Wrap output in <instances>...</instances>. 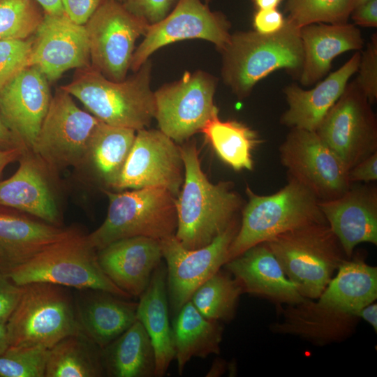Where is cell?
<instances>
[{
    "mask_svg": "<svg viewBox=\"0 0 377 377\" xmlns=\"http://www.w3.org/2000/svg\"><path fill=\"white\" fill-rule=\"evenodd\" d=\"M80 290L75 304L80 329L101 348L113 341L138 320V302L101 290Z\"/></svg>",
    "mask_w": 377,
    "mask_h": 377,
    "instance_id": "27",
    "label": "cell"
},
{
    "mask_svg": "<svg viewBox=\"0 0 377 377\" xmlns=\"http://www.w3.org/2000/svg\"><path fill=\"white\" fill-rule=\"evenodd\" d=\"M355 24L377 27V0H371L355 7L350 15Z\"/></svg>",
    "mask_w": 377,
    "mask_h": 377,
    "instance_id": "46",
    "label": "cell"
},
{
    "mask_svg": "<svg viewBox=\"0 0 377 377\" xmlns=\"http://www.w3.org/2000/svg\"><path fill=\"white\" fill-rule=\"evenodd\" d=\"M24 149L20 147L0 150V175L8 165L18 161Z\"/></svg>",
    "mask_w": 377,
    "mask_h": 377,
    "instance_id": "48",
    "label": "cell"
},
{
    "mask_svg": "<svg viewBox=\"0 0 377 377\" xmlns=\"http://www.w3.org/2000/svg\"><path fill=\"white\" fill-rule=\"evenodd\" d=\"M229 28L222 14L211 11L200 0H178L170 14L148 25L144 40L133 52L130 68L137 71L154 52L185 39L206 40L221 51L229 42Z\"/></svg>",
    "mask_w": 377,
    "mask_h": 377,
    "instance_id": "16",
    "label": "cell"
},
{
    "mask_svg": "<svg viewBox=\"0 0 377 377\" xmlns=\"http://www.w3.org/2000/svg\"><path fill=\"white\" fill-rule=\"evenodd\" d=\"M184 178L181 147L161 131L142 128L135 138L114 189L163 188L177 197Z\"/></svg>",
    "mask_w": 377,
    "mask_h": 377,
    "instance_id": "15",
    "label": "cell"
},
{
    "mask_svg": "<svg viewBox=\"0 0 377 377\" xmlns=\"http://www.w3.org/2000/svg\"><path fill=\"white\" fill-rule=\"evenodd\" d=\"M103 191L109 200L106 218L87 235L96 251L123 238L144 236L161 241L175 235L176 197L168 190L149 187L121 193Z\"/></svg>",
    "mask_w": 377,
    "mask_h": 377,
    "instance_id": "6",
    "label": "cell"
},
{
    "mask_svg": "<svg viewBox=\"0 0 377 377\" xmlns=\"http://www.w3.org/2000/svg\"><path fill=\"white\" fill-rule=\"evenodd\" d=\"M77 231L0 205V272L8 274L47 247Z\"/></svg>",
    "mask_w": 377,
    "mask_h": 377,
    "instance_id": "21",
    "label": "cell"
},
{
    "mask_svg": "<svg viewBox=\"0 0 377 377\" xmlns=\"http://www.w3.org/2000/svg\"><path fill=\"white\" fill-rule=\"evenodd\" d=\"M369 1H371V0H353V10L355 7H357V6L365 3V2H367Z\"/></svg>",
    "mask_w": 377,
    "mask_h": 377,
    "instance_id": "54",
    "label": "cell"
},
{
    "mask_svg": "<svg viewBox=\"0 0 377 377\" xmlns=\"http://www.w3.org/2000/svg\"><path fill=\"white\" fill-rule=\"evenodd\" d=\"M172 328L179 374L191 358L219 353L223 326L219 321L205 317L190 300L176 313Z\"/></svg>",
    "mask_w": 377,
    "mask_h": 377,
    "instance_id": "29",
    "label": "cell"
},
{
    "mask_svg": "<svg viewBox=\"0 0 377 377\" xmlns=\"http://www.w3.org/2000/svg\"><path fill=\"white\" fill-rule=\"evenodd\" d=\"M48 80L29 66L0 89L3 119L21 146L31 150L51 101Z\"/></svg>",
    "mask_w": 377,
    "mask_h": 377,
    "instance_id": "18",
    "label": "cell"
},
{
    "mask_svg": "<svg viewBox=\"0 0 377 377\" xmlns=\"http://www.w3.org/2000/svg\"><path fill=\"white\" fill-rule=\"evenodd\" d=\"M136 131L100 121L92 135L84 166L98 179L114 188L133 146Z\"/></svg>",
    "mask_w": 377,
    "mask_h": 377,
    "instance_id": "32",
    "label": "cell"
},
{
    "mask_svg": "<svg viewBox=\"0 0 377 377\" xmlns=\"http://www.w3.org/2000/svg\"><path fill=\"white\" fill-rule=\"evenodd\" d=\"M137 318L147 331L155 353V376L165 374L175 359L172 328L169 320L166 267L161 263L140 296Z\"/></svg>",
    "mask_w": 377,
    "mask_h": 377,
    "instance_id": "28",
    "label": "cell"
},
{
    "mask_svg": "<svg viewBox=\"0 0 377 377\" xmlns=\"http://www.w3.org/2000/svg\"><path fill=\"white\" fill-rule=\"evenodd\" d=\"M22 293V286L13 283L8 274L0 272V323H6Z\"/></svg>",
    "mask_w": 377,
    "mask_h": 377,
    "instance_id": "42",
    "label": "cell"
},
{
    "mask_svg": "<svg viewBox=\"0 0 377 377\" xmlns=\"http://www.w3.org/2000/svg\"><path fill=\"white\" fill-rule=\"evenodd\" d=\"M8 276L18 286L42 282L79 290H101L131 298L101 269L97 251L79 230L47 247Z\"/></svg>",
    "mask_w": 377,
    "mask_h": 377,
    "instance_id": "8",
    "label": "cell"
},
{
    "mask_svg": "<svg viewBox=\"0 0 377 377\" xmlns=\"http://www.w3.org/2000/svg\"><path fill=\"white\" fill-rule=\"evenodd\" d=\"M239 226L236 219L210 244L196 249L184 248L175 235L160 241L166 262L169 305L173 313L227 263L229 248Z\"/></svg>",
    "mask_w": 377,
    "mask_h": 377,
    "instance_id": "14",
    "label": "cell"
},
{
    "mask_svg": "<svg viewBox=\"0 0 377 377\" xmlns=\"http://www.w3.org/2000/svg\"><path fill=\"white\" fill-rule=\"evenodd\" d=\"M177 0H126L124 6L149 24L163 20Z\"/></svg>",
    "mask_w": 377,
    "mask_h": 377,
    "instance_id": "41",
    "label": "cell"
},
{
    "mask_svg": "<svg viewBox=\"0 0 377 377\" xmlns=\"http://www.w3.org/2000/svg\"><path fill=\"white\" fill-rule=\"evenodd\" d=\"M359 318H362L371 325L375 332L377 331V304L372 302L362 308L357 313Z\"/></svg>",
    "mask_w": 377,
    "mask_h": 377,
    "instance_id": "49",
    "label": "cell"
},
{
    "mask_svg": "<svg viewBox=\"0 0 377 377\" xmlns=\"http://www.w3.org/2000/svg\"><path fill=\"white\" fill-rule=\"evenodd\" d=\"M22 286L20 300L6 323L9 346L50 349L82 331L75 300L64 286L42 282Z\"/></svg>",
    "mask_w": 377,
    "mask_h": 377,
    "instance_id": "7",
    "label": "cell"
},
{
    "mask_svg": "<svg viewBox=\"0 0 377 377\" xmlns=\"http://www.w3.org/2000/svg\"><path fill=\"white\" fill-rule=\"evenodd\" d=\"M98 263L110 281L131 297L148 286L163 254L160 241L144 236L123 238L97 251Z\"/></svg>",
    "mask_w": 377,
    "mask_h": 377,
    "instance_id": "19",
    "label": "cell"
},
{
    "mask_svg": "<svg viewBox=\"0 0 377 377\" xmlns=\"http://www.w3.org/2000/svg\"><path fill=\"white\" fill-rule=\"evenodd\" d=\"M101 120L81 110L59 88L52 97L35 143L30 150L53 175L68 167H84L94 132Z\"/></svg>",
    "mask_w": 377,
    "mask_h": 377,
    "instance_id": "9",
    "label": "cell"
},
{
    "mask_svg": "<svg viewBox=\"0 0 377 377\" xmlns=\"http://www.w3.org/2000/svg\"><path fill=\"white\" fill-rule=\"evenodd\" d=\"M43 15L34 0H0V40L28 38Z\"/></svg>",
    "mask_w": 377,
    "mask_h": 377,
    "instance_id": "37",
    "label": "cell"
},
{
    "mask_svg": "<svg viewBox=\"0 0 377 377\" xmlns=\"http://www.w3.org/2000/svg\"><path fill=\"white\" fill-rule=\"evenodd\" d=\"M355 79L371 104L377 99V34H374L361 53Z\"/></svg>",
    "mask_w": 377,
    "mask_h": 377,
    "instance_id": "40",
    "label": "cell"
},
{
    "mask_svg": "<svg viewBox=\"0 0 377 377\" xmlns=\"http://www.w3.org/2000/svg\"><path fill=\"white\" fill-rule=\"evenodd\" d=\"M283 0H252L257 9L276 8Z\"/></svg>",
    "mask_w": 377,
    "mask_h": 377,
    "instance_id": "51",
    "label": "cell"
},
{
    "mask_svg": "<svg viewBox=\"0 0 377 377\" xmlns=\"http://www.w3.org/2000/svg\"><path fill=\"white\" fill-rule=\"evenodd\" d=\"M105 0H61L64 13L73 22L84 25Z\"/></svg>",
    "mask_w": 377,
    "mask_h": 377,
    "instance_id": "43",
    "label": "cell"
},
{
    "mask_svg": "<svg viewBox=\"0 0 377 377\" xmlns=\"http://www.w3.org/2000/svg\"><path fill=\"white\" fill-rule=\"evenodd\" d=\"M17 147L24 149L6 125L0 110V150H6Z\"/></svg>",
    "mask_w": 377,
    "mask_h": 377,
    "instance_id": "47",
    "label": "cell"
},
{
    "mask_svg": "<svg viewBox=\"0 0 377 377\" xmlns=\"http://www.w3.org/2000/svg\"><path fill=\"white\" fill-rule=\"evenodd\" d=\"M9 347L6 323H0V355Z\"/></svg>",
    "mask_w": 377,
    "mask_h": 377,
    "instance_id": "52",
    "label": "cell"
},
{
    "mask_svg": "<svg viewBox=\"0 0 377 377\" xmlns=\"http://www.w3.org/2000/svg\"><path fill=\"white\" fill-rule=\"evenodd\" d=\"M286 305L282 319L271 325L270 330L277 334L296 335L318 346L346 339L355 331L360 318L318 300L306 299Z\"/></svg>",
    "mask_w": 377,
    "mask_h": 377,
    "instance_id": "25",
    "label": "cell"
},
{
    "mask_svg": "<svg viewBox=\"0 0 377 377\" xmlns=\"http://www.w3.org/2000/svg\"><path fill=\"white\" fill-rule=\"evenodd\" d=\"M320 210L348 258L362 242L377 245V188L350 187L341 195L319 200Z\"/></svg>",
    "mask_w": 377,
    "mask_h": 377,
    "instance_id": "20",
    "label": "cell"
},
{
    "mask_svg": "<svg viewBox=\"0 0 377 377\" xmlns=\"http://www.w3.org/2000/svg\"><path fill=\"white\" fill-rule=\"evenodd\" d=\"M288 177L297 180L319 200L336 198L352 185L348 170L316 131L290 128L279 147Z\"/></svg>",
    "mask_w": 377,
    "mask_h": 377,
    "instance_id": "12",
    "label": "cell"
},
{
    "mask_svg": "<svg viewBox=\"0 0 377 377\" xmlns=\"http://www.w3.org/2000/svg\"><path fill=\"white\" fill-rule=\"evenodd\" d=\"M371 105L354 80L316 131L348 171L377 151V120Z\"/></svg>",
    "mask_w": 377,
    "mask_h": 377,
    "instance_id": "11",
    "label": "cell"
},
{
    "mask_svg": "<svg viewBox=\"0 0 377 377\" xmlns=\"http://www.w3.org/2000/svg\"><path fill=\"white\" fill-rule=\"evenodd\" d=\"M43 8L45 13L61 15L64 13L61 0H34Z\"/></svg>",
    "mask_w": 377,
    "mask_h": 377,
    "instance_id": "50",
    "label": "cell"
},
{
    "mask_svg": "<svg viewBox=\"0 0 377 377\" xmlns=\"http://www.w3.org/2000/svg\"><path fill=\"white\" fill-rule=\"evenodd\" d=\"M223 369H224L223 363L217 360L216 362H214L210 371L208 373L209 375L207 376H213L214 374H215L214 376H218V374L222 372Z\"/></svg>",
    "mask_w": 377,
    "mask_h": 377,
    "instance_id": "53",
    "label": "cell"
},
{
    "mask_svg": "<svg viewBox=\"0 0 377 377\" xmlns=\"http://www.w3.org/2000/svg\"><path fill=\"white\" fill-rule=\"evenodd\" d=\"M337 270L317 300L357 316L362 308L377 298V268L357 258L345 260Z\"/></svg>",
    "mask_w": 377,
    "mask_h": 377,
    "instance_id": "30",
    "label": "cell"
},
{
    "mask_svg": "<svg viewBox=\"0 0 377 377\" xmlns=\"http://www.w3.org/2000/svg\"><path fill=\"white\" fill-rule=\"evenodd\" d=\"M216 110L200 130L218 156L235 170H252L253 151L262 142L258 133L235 121H221Z\"/></svg>",
    "mask_w": 377,
    "mask_h": 377,
    "instance_id": "33",
    "label": "cell"
},
{
    "mask_svg": "<svg viewBox=\"0 0 377 377\" xmlns=\"http://www.w3.org/2000/svg\"><path fill=\"white\" fill-rule=\"evenodd\" d=\"M105 376L102 348L80 331L49 349L45 377H101Z\"/></svg>",
    "mask_w": 377,
    "mask_h": 377,
    "instance_id": "34",
    "label": "cell"
},
{
    "mask_svg": "<svg viewBox=\"0 0 377 377\" xmlns=\"http://www.w3.org/2000/svg\"><path fill=\"white\" fill-rule=\"evenodd\" d=\"M216 80L203 71L186 73L154 94L155 116L160 131L175 142L187 140L217 110L214 105Z\"/></svg>",
    "mask_w": 377,
    "mask_h": 377,
    "instance_id": "13",
    "label": "cell"
},
{
    "mask_svg": "<svg viewBox=\"0 0 377 377\" xmlns=\"http://www.w3.org/2000/svg\"><path fill=\"white\" fill-rule=\"evenodd\" d=\"M115 1H121V0H115Z\"/></svg>",
    "mask_w": 377,
    "mask_h": 377,
    "instance_id": "55",
    "label": "cell"
},
{
    "mask_svg": "<svg viewBox=\"0 0 377 377\" xmlns=\"http://www.w3.org/2000/svg\"><path fill=\"white\" fill-rule=\"evenodd\" d=\"M149 24L115 0H105L84 24L91 66L112 81L125 80L136 40Z\"/></svg>",
    "mask_w": 377,
    "mask_h": 377,
    "instance_id": "10",
    "label": "cell"
},
{
    "mask_svg": "<svg viewBox=\"0 0 377 377\" xmlns=\"http://www.w3.org/2000/svg\"><path fill=\"white\" fill-rule=\"evenodd\" d=\"M32 38L29 66H36L52 82L72 68L91 66L84 25L65 14L45 13Z\"/></svg>",
    "mask_w": 377,
    "mask_h": 377,
    "instance_id": "17",
    "label": "cell"
},
{
    "mask_svg": "<svg viewBox=\"0 0 377 377\" xmlns=\"http://www.w3.org/2000/svg\"><path fill=\"white\" fill-rule=\"evenodd\" d=\"M150 72L151 64L147 61L135 75L117 82L90 66L78 69L73 80L60 88L101 121L137 131L148 126L155 116Z\"/></svg>",
    "mask_w": 377,
    "mask_h": 377,
    "instance_id": "3",
    "label": "cell"
},
{
    "mask_svg": "<svg viewBox=\"0 0 377 377\" xmlns=\"http://www.w3.org/2000/svg\"><path fill=\"white\" fill-rule=\"evenodd\" d=\"M305 298L317 300L348 258L328 223H314L265 242Z\"/></svg>",
    "mask_w": 377,
    "mask_h": 377,
    "instance_id": "5",
    "label": "cell"
},
{
    "mask_svg": "<svg viewBox=\"0 0 377 377\" xmlns=\"http://www.w3.org/2000/svg\"><path fill=\"white\" fill-rule=\"evenodd\" d=\"M18 161L15 172L0 182V205L60 226L59 211L47 179L50 173L30 150L24 149Z\"/></svg>",
    "mask_w": 377,
    "mask_h": 377,
    "instance_id": "23",
    "label": "cell"
},
{
    "mask_svg": "<svg viewBox=\"0 0 377 377\" xmlns=\"http://www.w3.org/2000/svg\"><path fill=\"white\" fill-rule=\"evenodd\" d=\"M360 55L356 52L341 67L311 89L305 90L296 84L285 87L288 109L281 115L280 123L290 128L316 131L343 94L351 76L357 72Z\"/></svg>",
    "mask_w": 377,
    "mask_h": 377,
    "instance_id": "24",
    "label": "cell"
},
{
    "mask_svg": "<svg viewBox=\"0 0 377 377\" xmlns=\"http://www.w3.org/2000/svg\"><path fill=\"white\" fill-rule=\"evenodd\" d=\"M242 293L237 281L219 269L196 289L190 301L205 317L228 322L235 316Z\"/></svg>",
    "mask_w": 377,
    "mask_h": 377,
    "instance_id": "35",
    "label": "cell"
},
{
    "mask_svg": "<svg viewBox=\"0 0 377 377\" xmlns=\"http://www.w3.org/2000/svg\"><path fill=\"white\" fill-rule=\"evenodd\" d=\"M304 59L299 75L301 84L310 86L330 71L339 54L360 50L364 39L356 26L345 24L313 23L300 28Z\"/></svg>",
    "mask_w": 377,
    "mask_h": 377,
    "instance_id": "26",
    "label": "cell"
},
{
    "mask_svg": "<svg viewBox=\"0 0 377 377\" xmlns=\"http://www.w3.org/2000/svg\"><path fill=\"white\" fill-rule=\"evenodd\" d=\"M286 17L277 8L258 9L253 17L255 31L262 34H272L284 26Z\"/></svg>",
    "mask_w": 377,
    "mask_h": 377,
    "instance_id": "44",
    "label": "cell"
},
{
    "mask_svg": "<svg viewBox=\"0 0 377 377\" xmlns=\"http://www.w3.org/2000/svg\"><path fill=\"white\" fill-rule=\"evenodd\" d=\"M181 147L184 182L176 197L175 237L187 249L210 244L235 220L242 207L229 182L213 184L202 170L194 141Z\"/></svg>",
    "mask_w": 377,
    "mask_h": 377,
    "instance_id": "1",
    "label": "cell"
},
{
    "mask_svg": "<svg viewBox=\"0 0 377 377\" xmlns=\"http://www.w3.org/2000/svg\"><path fill=\"white\" fill-rule=\"evenodd\" d=\"M224 265L239 283L243 293L286 304L307 299L287 277L265 242L246 249Z\"/></svg>",
    "mask_w": 377,
    "mask_h": 377,
    "instance_id": "22",
    "label": "cell"
},
{
    "mask_svg": "<svg viewBox=\"0 0 377 377\" xmlns=\"http://www.w3.org/2000/svg\"><path fill=\"white\" fill-rule=\"evenodd\" d=\"M102 359L107 376H155L154 350L147 331L138 320L102 348Z\"/></svg>",
    "mask_w": 377,
    "mask_h": 377,
    "instance_id": "31",
    "label": "cell"
},
{
    "mask_svg": "<svg viewBox=\"0 0 377 377\" xmlns=\"http://www.w3.org/2000/svg\"><path fill=\"white\" fill-rule=\"evenodd\" d=\"M300 28L286 17L283 28L274 34L254 30L231 34L221 51L224 83L244 98L260 80L277 70L299 77L304 59Z\"/></svg>",
    "mask_w": 377,
    "mask_h": 377,
    "instance_id": "2",
    "label": "cell"
},
{
    "mask_svg": "<svg viewBox=\"0 0 377 377\" xmlns=\"http://www.w3.org/2000/svg\"><path fill=\"white\" fill-rule=\"evenodd\" d=\"M32 39L0 40V89L29 66Z\"/></svg>",
    "mask_w": 377,
    "mask_h": 377,
    "instance_id": "39",
    "label": "cell"
},
{
    "mask_svg": "<svg viewBox=\"0 0 377 377\" xmlns=\"http://www.w3.org/2000/svg\"><path fill=\"white\" fill-rule=\"evenodd\" d=\"M246 193L248 202L230 244L228 261L283 232L311 224L327 223L319 200L293 178L288 177L286 185L272 195H258L248 186Z\"/></svg>",
    "mask_w": 377,
    "mask_h": 377,
    "instance_id": "4",
    "label": "cell"
},
{
    "mask_svg": "<svg viewBox=\"0 0 377 377\" xmlns=\"http://www.w3.org/2000/svg\"><path fill=\"white\" fill-rule=\"evenodd\" d=\"M350 183L369 182L377 179V151L359 162L348 171Z\"/></svg>",
    "mask_w": 377,
    "mask_h": 377,
    "instance_id": "45",
    "label": "cell"
},
{
    "mask_svg": "<svg viewBox=\"0 0 377 377\" xmlns=\"http://www.w3.org/2000/svg\"><path fill=\"white\" fill-rule=\"evenodd\" d=\"M287 19L299 27L313 24H345L353 10V0H287Z\"/></svg>",
    "mask_w": 377,
    "mask_h": 377,
    "instance_id": "36",
    "label": "cell"
},
{
    "mask_svg": "<svg viewBox=\"0 0 377 377\" xmlns=\"http://www.w3.org/2000/svg\"><path fill=\"white\" fill-rule=\"evenodd\" d=\"M49 349L9 346L0 355V377H44Z\"/></svg>",
    "mask_w": 377,
    "mask_h": 377,
    "instance_id": "38",
    "label": "cell"
}]
</instances>
